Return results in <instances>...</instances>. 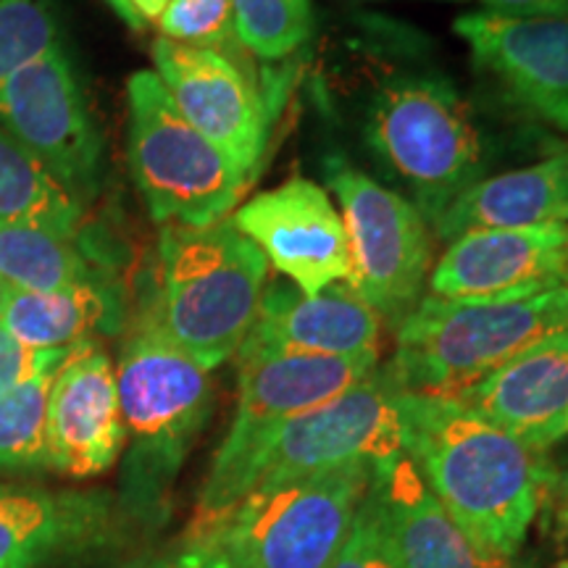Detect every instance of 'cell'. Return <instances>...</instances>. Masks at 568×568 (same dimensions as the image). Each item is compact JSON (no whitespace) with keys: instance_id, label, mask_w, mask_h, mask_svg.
Instances as JSON below:
<instances>
[{"instance_id":"obj_27","label":"cell","mask_w":568,"mask_h":568,"mask_svg":"<svg viewBox=\"0 0 568 568\" xmlns=\"http://www.w3.org/2000/svg\"><path fill=\"white\" fill-rule=\"evenodd\" d=\"M61 42L55 0H0V80Z\"/></svg>"},{"instance_id":"obj_17","label":"cell","mask_w":568,"mask_h":568,"mask_svg":"<svg viewBox=\"0 0 568 568\" xmlns=\"http://www.w3.org/2000/svg\"><path fill=\"white\" fill-rule=\"evenodd\" d=\"M458 403L531 450L545 453L568 432V329L460 389Z\"/></svg>"},{"instance_id":"obj_1","label":"cell","mask_w":568,"mask_h":568,"mask_svg":"<svg viewBox=\"0 0 568 568\" xmlns=\"http://www.w3.org/2000/svg\"><path fill=\"white\" fill-rule=\"evenodd\" d=\"M403 453L453 521L493 564H508L527 539L558 474L456 397L397 395Z\"/></svg>"},{"instance_id":"obj_14","label":"cell","mask_w":568,"mask_h":568,"mask_svg":"<svg viewBox=\"0 0 568 568\" xmlns=\"http://www.w3.org/2000/svg\"><path fill=\"white\" fill-rule=\"evenodd\" d=\"M568 284V224L466 232L429 274V295L453 301L529 297Z\"/></svg>"},{"instance_id":"obj_33","label":"cell","mask_w":568,"mask_h":568,"mask_svg":"<svg viewBox=\"0 0 568 568\" xmlns=\"http://www.w3.org/2000/svg\"><path fill=\"white\" fill-rule=\"evenodd\" d=\"M172 3V0H130V6L138 13L142 24H153V21L161 19V13L166 11V6Z\"/></svg>"},{"instance_id":"obj_6","label":"cell","mask_w":568,"mask_h":568,"mask_svg":"<svg viewBox=\"0 0 568 568\" xmlns=\"http://www.w3.org/2000/svg\"><path fill=\"white\" fill-rule=\"evenodd\" d=\"M126 159L142 201L161 226L230 219L251 180L176 109L155 71L126 82Z\"/></svg>"},{"instance_id":"obj_22","label":"cell","mask_w":568,"mask_h":568,"mask_svg":"<svg viewBox=\"0 0 568 568\" xmlns=\"http://www.w3.org/2000/svg\"><path fill=\"white\" fill-rule=\"evenodd\" d=\"M103 276H111V272L84 247V237H71L40 224L0 222L3 287L51 293Z\"/></svg>"},{"instance_id":"obj_21","label":"cell","mask_w":568,"mask_h":568,"mask_svg":"<svg viewBox=\"0 0 568 568\" xmlns=\"http://www.w3.org/2000/svg\"><path fill=\"white\" fill-rule=\"evenodd\" d=\"M124 318V293L113 276L51 293L0 284V329L30 351H67L95 343V335H116Z\"/></svg>"},{"instance_id":"obj_13","label":"cell","mask_w":568,"mask_h":568,"mask_svg":"<svg viewBox=\"0 0 568 568\" xmlns=\"http://www.w3.org/2000/svg\"><path fill=\"white\" fill-rule=\"evenodd\" d=\"M232 222L303 295H316L337 282L351 284L353 261L343 213L316 182L295 176L258 193L234 211Z\"/></svg>"},{"instance_id":"obj_28","label":"cell","mask_w":568,"mask_h":568,"mask_svg":"<svg viewBox=\"0 0 568 568\" xmlns=\"http://www.w3.org/2000/svg\"><path fill=\"white\" fill-rule=\"evenodd\" d=\"M155 24L163 40L180 45L209 48L232 59H240L237 53H243L234 32L232 0H172Z\"/></svg>"},{"instance_id":"obj_10","label":"cell","mask_w":568,"mask_h":568,"mask_svg":"<svg viewBox=\"0 0 568 568\" xmlns=\"http://www.w3.org/2000/svg\"><path fill=\"white\" fill-rule=\"evenodd\" d=\"M0 126L42 163L77 203L101 190L103 140L63 42L0 80Z\"/></svg>"},{"instance_id":"obj_26","label":"cell","mask_w":568,"mask_h":568,"mask_svg":"<svg viewBox=\"0 0 568 568\" xmlns=\"http://www.w3.org/2000/svg\"><path fill=\"white\" fill-rule=\"evenodd\" d=\"M232 17L243 51L264 61L287 59L314 34L311 0H232Z\"/></svg>"},{"instance_id":"obj_31","label":"cell","mask_w":568,"mask_h":568,"mask_svg":"<svg viewBox=\"0 0 568 568\" xmlns=\"http://www.w3.org/2000/svg\"><path fill=\"white\" fill-rule=\"evenodd\" d=\"M45 353L48 351H30V347L19 345L9 332L0 329V395L17 385L19 379H24Z\"/></svg>"},{"instance_id":"obj_11","label":"cell","mask_w":568,"mask_h":568,"mask_svg":"<svg viewBox=\"0 0 568 568\" xmlns=\"http://www.w3.org/2000/svg\"><path fill=\"white\" fill-rule=\"evenodd\" d=\"M397 395L400 387L387 368H376L335 400L290 418L274 432L255 460L247 493L347 464L385 466L403 456Z\"/></svg>"},{"instance_id":"obj_4","label":"cell","mask_w":568,"mask_h":568,"mask_svg":"<svg viewBox=\"0 0 568 568\" xmlns=\"http://www.w3.org/2000/svg\"><path fill=\"white\" fill-rule=\"evenodd\" d=\"M366 140L429 226L493 166L466 98L437 74H400L382 84L366 109Z\"/></svg>"},{"instance_id":"obj_16","label":"cell","mask_w":568,"mask_h":568,"mask_svg":"<svg viewBox=\"0 0 568 568\" xmlns=\"http://www.w3.org/2000/svg\"><path fill=\"white\" fill-rule=\"evenodd\" d=\"M126 439L116 372L98 343L71 347L48 400V466L67 477H98Z\"/></svg>"},{"instance_id":"obj_9","label":"cell","mask_w":568,"mask_h":568,"mask_svg":"<svg viewBox=\"0 0 568 568\" xmlns=\"http://www.w3.org/2000/svg\"><path fill=\"white\" fill-rule=\"evenodd\" d=\"M351 243V287L382 322H400L424 297L435 266L432 226L408 197L385 187L343 159L326 161Z\"/></svg>"},{"instance_id":"obj_7","label":"cell","mask_w":568,"mask_h":568,"mask_svg":"<svg viewBox=\"0 0 568 568\" xmlns=\"http://www.w3.org/2000/svg\"><path fill=\"white\" fill-rule=\"evenodd\" d=\"M379 368V358L237 351V410L213 456L193 524H205L237 506L251 489L253 466L276 429L305 410L335 400Z\"/></svg>"},{"instance_id":"obj_2","label":"cell","mask_w":568,"mask_h":568,"mask_svg":"<svg viewBox=\"0 0 568 568\" xmlns=\"http://www.w3.org/2000/svg\"><path fill=\"white\" fill-rule=\"evenodd\" d=\"M266 280V255L232 216L209 226H161L159 293L142 316L213 372L251 335Z\"/></svg>"},{"instance_id":"obj_20","label":"cell","mask_w":568,"mask_h":568,"mask_svg":"<svg viewBox=\"0 0 568 568\" xmlns=\"http://www.w3.org/2000/svg\"><path fill=\"white\" fill-rule=\"evenodd\" d=\"M550 224H568V148L531 166L485 176L447 205L432 230L450 243L466 232Z\"/></svg>"},{"instance_id":"obj_24","label":"cell","mask_w":568,"mask_h":568,"mask_svg":"<svg viewBox=\"0 0 568 568\" xmlns=\"http://www.w3.org/2000/svg\"><path fill=\"white\" fill-rule=\"evenodd\" d=\"M69 353L71 347L48 351L24 379L0 395V471L48 466V400Z\"/></svg>"},{"instance_id":"obj_25","label":"cell","mask_w":568,"mask_h":568,"mask_svg":"<svg viewBox=\"0 0 568 568\" xmlns=\"http://www.w3.org/2000/svg\"><path fill=\"white\" fill-rule=\"evenodd\" d=\"M74 527L59 497L0 485V568H34Z\"/></svg>"},{"instance_id":"obj_23","label":"cell","mask_w":568,"mask_h":568,"mask_svg":"<svg viewBox=\"0 0 568 568\" xmlns=\"http://www.w3.org/2000/svg\"><path fill=\"white\" fill-rule=\"evenodd\" d=\"M0 222L40 224L82 237L84 205L71 197L21 142L0 126Z\"/></svg>"},{"instance_id":"obj_36","label":"cell","mask_w":568,"mask_h":568,"mask_svg":"<svg viewBox=\"0 0 568 568\" xmlns=\"http://www.w3.org/2000/svg\"><path fill=\"white\" fill-rule=\"evenodd\" d=\"M495 568H510L508 564H500V566H495Z\"/></svg>"},{"instance_id":"obj_5","label":"cell","mask_w":568,"mask_h":568,"mask_svg":"<svg viewBox=\"0 0 568 568\" xmlns=\"http://www.w3.org/2000/svg\"><path fill=\"white\" fill-rule=\"evenodd\" d=\"M347 464L276 487L247 493L224 516L193 524L237 568H332L376 474Z\"/></svg>"},{"instance_id":"obj_12","label":"cell","mask_w":568,"mask_h":568,"mask_svg":"<svg viewBox=\"0 0 568 568\" xmlns=\"http://www.w3.org/2000/svg\"><path fill=\"white\" fill-rule=\"evenodd\" d=\"M153 63L182 116L253 180L264 159L272 116L245 61L159 38Z\"/></svg>"},{"instance_id":"obj_15","label":"cell","mask_w":568,"mask_h":568,"mask_svg":"<svg viewBox=\"0 0 568 568\" xmlns=\"http://www.w3.org/2000/svg\"><path fill=\"white\" fill-rule=\"evenodd\" d=\"M453 30L510 101L568 132V13L539 19L466 13Z\"/></svg>"},{"instance_id":"obj_8","label":"cell","mask_w":568,"mask_h":568,"mask_svg":"<svg viewBox=\"0 0 568 568\" xmlns=\"http://www.w3.org/2000/svg\"><path fill=\"white\" fill-rule=\"evenodd\" d=\"M116 393L138 481L172 477L213 406L211 372L140 314L119 353Z\"/></svg>"},{"instance_id":"obj_3","label":"cell","mask_w":568,"mask_h":568,"mask_svg":"<svg viewBox=\"0 0 568 568\" xmlns=\"http://www.w3.org/2000/svg\"><path fill=\"white\" fill-rule=\"evenodd\" d=\"M560 329H568V284L506 301L424 295L397 322L395 353L385 368L403 393L456 397Z\"/></svg>"},{"instance_id":"obj_34","label":"cell","mask_w":568,"mask_h":568,"mask_svg":"<svg viewBox=\"0 0 568 568\" xmlns=\"http://www.w3.org/2000/svg\"><path fill=\"white\" fill-rule=\"evenodd\" d=\"M550 497L558 503V518H560V524H564V527L568 529V477L566 479L556 477V481L550 485L548 497H545V500H550Z\"/></svg>"},{"instance_id":"obj_29","label":"cell","mask_w":568,"mask_h":568,"mask_svg":"<svg viewBox=\"0 0 568 568\" xmlns=\"http://www.w3.org/2000/svg\"><path fill=\"white\" fill-rule=\"evenodd\" d=\"M332 568H397V558L372 487L355 514L351 535Z\"/></svg>"},{"instance_id":"obj_18","label":"cell","mask_w":568,"mask_h":568,"mask_svg":"<svg viewBox=\"0 0 568 568\" xmlns=\"http://www.w3.org/2000/svg\"><path fill=\"white\" fill-rule=\"evenodd\" d=\"M382 326V316L347 282L329 284L316 295H303L295 284H272L243 347L379 358Z\"/></svg>"},{"instance_id":"obj_35","label":"cell","mask_w":568,"mask_h":568,"mask_svg":"<svg viewBox=\"0 0 568 568\" xmlns=\"http://www.w3.org/2000/svg\"><path fill=\"white\" fill-rule=\"evenodd\" d=\"M105 3L111 6L113 13H116V17L122 19L126 27H132V30H138V32L145 30V24H142L138 13H134V9L130 6V0H105Z\"/></svg>"},{"instance_id":"obj_19","label":"cell","mask_w":568,"mask_h":568,"mask_svg":"<svg viewBox=\"0 0 568 568\" xmlns=\"http://www.w3.org/2000/svg\"><path fill=\"white\" fill-rule=\"evenodd\" d=\"M372 489L397 558V568H495L453 521L443 503L403 453L376 468Z\"/></svg>"},{"instance_id":"obj_32","label":"cell","mask_w":568,"mask_h":568,"mask_svg":"<svg viewBox=\"0 0 568 568\" xmlns=\"http://www.w3.org/2000/svg\"><path fill=\"white\" fill-rule=\"evenodd\" d=\"M487 13L506 19L566 17L568 0H481Z\"/></svg>"},{"instance_id":"obj_30","label":"cell","mask_w":568,"mask_h":568,"mask_svg":"<svg viewBox=\"0 0 568 568\" xmlns=\"http://www.w3.org/2000/svg\"><path fill=\"white\" fill-rule=\"evenodd\" d=\"M134 568H237L216 542L201 535H187V542L166 556L148 560Z\"/></svg>"}]
</instances>
